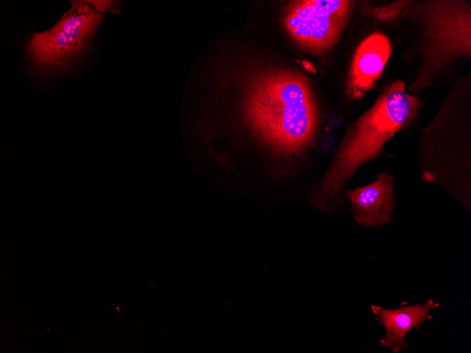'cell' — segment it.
<instances>
[{
	"label": "cell",
	"mask_w": 471,
	"mask_h": 353,
	"mask_svg": "<svg viewBox=\"0 0 471 353\" xmlns=\"http://www.w3.org/2000/svg\"><path fill=\"white\" fill-rule=\"evenodd\" d=\"M228 78L241 92L246 125L257 140L283 162L302 156L315 141L318 104L308 77L283 64L247 61Z\"/></svg>",
	"instance_id": "1"
},
{
	"label": "cell",
	"mask_w": 471,
	"mask_h": 353,
	"mask_svg": "<svg viewBox=\"0 0 471 353\" xmlns=\"http://www.w3.org/2000/svg\"><path fill=\"white\" fill-rule=\"evenodd\" d=\"M421 102L405 92L398 80L388 86L374 104L347 128L340 146L310 201L317 209L331 213L343 204V191L361 166L385 154L384 147L418 115Z\"/></svg>",
	"instance_id": "2"
},
{
	"label": "cell",
	"mask_w": 471,
	"mask_h": 353,
	"mask_svg": "<svg viewBox=\"0 0 471 353\" xmlns=\"http://www.w3.org/2000/svg\"><path fill=\"white\" fill-rule=\"evenodd\" d=\"M416 11L423 26L422 64L409 89L417 92L460 56L470 57L471 8L466 1H426Z\"/></svg>",
	"instance_id": "3"
},
{
	"label": "cell",
	"mask_w": 471,
	"mask_h": 353,
	"mask_svg": "<svg viewBox=\"0 0 471 353\" xmlns=\"http://www.w3.org/2000/svg\"><path fill=\"white\" fill-rule=\"evenodd\" d=\"M102 20L85 1H71L52 27L31 37L27 51L32 63L48 71L67 68L85 54Z\"/></svg>",
	"instance_id": "4"
},
{
	"label": "cell",
	"mask_w": 471,
	"mask_h": 353,
	"mask_svg": "<svg viewBox=\"0 0 471 353\" xmlns=\"http://www.w3.org/2000/svg\"><path fill=\"white\" fill-rule=\"evenodd\" d=\"M353 6V1L346 0L293 1L286 6L283 23L298 45L322 53L338 41Z\"/></svg>",
	"instance_id": "5"
},
{
	"label": "cell",
	"mask_w": 471,
	"mask_h": 353,
	"mask_svg": "<svg viewBox=\"0 0 471 353\" xmlns=\"http://www.w3.org/2000/svg\"><path fill=\"white\" fill-rule=\"evenodd\" d=\"M393 186V178L382 172L374 182L347 191L355 221L366 228H377L389 223L396 207Z\"/></svg>",
	"instance_id": "6"
},
{
	"label": "cell",
	"mask_w": 471,
	"mask_h": 353,
	"mask_svg": "<svg viewBox=\"0 0 471 353\" xmlns=\"http://www.w3.org/2000/svg\"><path fill=\"white\" fill-rule=\"evenodd\" d=\"M391 54L390 40L381 32H374L360 43L355 52L348 81L347 92L350 99H360L373 87Z\"/></svg>",
	"instance_id": "7"
},
{
	"label": "cell",
	"mask_w": 471,
	"mask_h": 353,
	"mask_svg": "<svg viewBox=\"0 0 471 353\" xmlns=\"http://www.w3.org/2000/svg\"><path fill=\"white\" fill-rule=\"evenodd\" d=\"M440 304L433 299H429L422 304L407 305L403 303L400 307L386 309L381 306L372 305L371 309L379 325L386 329L384 337L379 343L390 348L393 353H397L408 348L405 337L412 329H419L432 316L429 311L439 307Z\"/></svg>",
	"instance_id": "8"
},
{
	"label": "cell",
	"mask_w": 471,
	"mask_h": 353,
	"mask_svg": "<svg viewBox=\"0 0 471 353\" xmlns=\"http://www.w3.org/2000/svg\"><path fill=\"white\" fill-rule=\"evenodd\" d=\"M88 4L92 5V8L98 13H102L106 11H111L114 1H85Z\"/></svg>",
	"instance_id": "9"
}]
</instances>
